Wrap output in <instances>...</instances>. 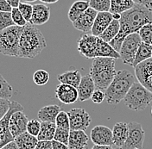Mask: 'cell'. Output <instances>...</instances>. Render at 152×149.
Wrapping results in <instances>:
<instances>
[{
    "mask_svg": "<svg viewBox=\"0 0 152 149\" xmlns=\"http://www.w3.org/2000/svg\"><path fill=\"white\" fill-rule=\"evenodd\" d=\"M12 7L6 0H0V12H10Z\"/></svg>",
    "mask_w": 152,
    "mask_h": 149,
    "instance_id": "45",
    "label": "cell"
},
{
    "mask_svg": "<svg viewBox=\"0 0 152 149\" xmlns=\"http://www.w3.org/2000/svg\"><path fill=\"white\" fill-rule=\"evenodd\" d=\"M52 146H53V149H69L68 145L55 140H52Z\"/></svg>",
    "mask_w": 152,
    "mask_h": 149,
    "instance_id": "46",
    "label": "cell"
},
{
    "mask_svg": "<svg viewBox=\"0 0 152 149\" xmlns=\"http://www.w3.org/2000/svg\"><path fill=\"white\" fill-rule=\"evenodd\" d=\"M151 58H152V45L144 43L142 41L141 45L139 46L138 50L137 52L132 67L135 68L138 64L142 63L146 60H149Z\"/></svg>",
    "mask_w": 152,
    "mask_h": 149,
    "instance_id": "28",
    "label": "cell"
},
{
    "mask_svg": "<svg viewBox=\"0 0 152 149\" xmlns=\"http://www.w3.org/2000/svg\"><path fill=\"white\" fill-rule=\"evenodd\" d=\"M56 98L64 104H72L78 101L79 93L78 89L66 84H60L56 89Z\"/></svg>",
    "mask_w": 152,
    "mask_h": 149,
    "instance_id": "15",
    "label": "cell"
},
{
    "mask_svg": "<svg viewBox=\"0 0 152 149\" xmlns=\"http://www.w3.org/2000/svg\"><path fill=\"white\" fill-rule=\"evenodd\" d=\"M23 27L12 26L0 31V54L18 57L19 41Z\"/></svg>",
    "mask_w": 152,
    "mask_h": 149,
    "instance_id": "6",
    "label": "cell"
},
{
    "mask_svg": "<svg viewBox=\"0 0 152 149\" xmlns=\"http://www.w3.org/2000/svg\"><path fill=\"white\" fill-rule=\"evenodd\" d=\"M56 125L57 128L70 129V121H69V117L66 112L61 111L58 114L56 120Z\"/></svg>",
    "mask_w": 152,
    "mask_h": 149,
    "instance_id": "36",
    "label": "cell"
},
{
    "mask_svg": "<svg viewBox=\"0 0 152 149\" xmlns=\"http://www.w3.org/2000/svg\"><path fill=\"white\" fill-rule=\"evenodd\" d=\"M136 5L134 0H111V9L110 12L112 14L124 12L131 9Z\"/></svg>",
    "mask_w": 152,
    "mask_h": 149,
    "instance_id": "29",
    "label": "cell"
},
{
    "mask_svg": "<svg viewBox=\"0 0 152 149\" xmlns=\"http://www.w3.org/2000/svg\"><path fill=\"white\" fill-rule=\"evenodd\" d=\"M113 17L114 20H120L121 19V14L119 13H115V14H113Z\"/></svg>",
    "mask_w": 152,
    "mask_h": 149,
    "instance_id": "51",
    "label": "cell"
},
{
    "mask_svg": "<svg viewBox=\"0 0 152 149\" xmlns=\"http://www.w3.org/2000/svg\"><path fill=\"white\" fill-rule=\"evenodd\" d=\"M89 7H90L89 1H86V0L75 1L68 10V18L72 23H74Z\"/></svg>",
    "mask_w": 152,
    "mask_h": 149,
    "instance_id": "26",
    "label": "cell"
},
{
    "mask_svg": "<svg viewBox=\"0 0 152 149\" xmlns=\"http://www.w3.org/2000/svg\"><path fill=\"white\" fill-rule=\"evenodd\" d=\"M136 82L135 76L127 70L118 71L113 80L105 90V101L109 104H118L124 99L132 84Z\"/></svg>",
    "mask_w": 152,
    "mask_h": 149,
    "instance_id": "4",
    "label": "cell"
},
{
    "mask_svg": "<svg viewBox=\"0 0 152 149\" xmlns=\"http://www.w3.org/2000/svg\"><path fill=\"white\" fill-rule=\"evenodd\" d=\"M16 111H23V107L19 102L11 101L9 111L2 120H0V149L14 140L9 129V121L10 116Z\"/></svg>",
    "mask_w": 152,
    "mask_h": 149,
    "instance_id": "9",
    "label": "cell"
},
{
    "mask_svg": "<svg viewBox=\"0 0 152 149\" xmlns=\"http://www.w3.org/2000/svg\"><path fill=\"white\" fill-rule=\"evenodd\" d=\"M116 59L99 57L93 60L90 68V76L96 88L105 92L117 73L115 69Z\"/></svg>",
    "mask_w": 152,
    "mask_h": 149,
    "instance_id": "3",
    "label": "cell"
},
{
    "mask_svg": "<svg viewBox=\"0 0 152 149\" xmlns=\"http://www.w3.org/2000/svg\"><path fill=\"white\" fill-rule=\"evenodd\" d=\"M97 14H98V11L89 7L82 15H80V17H78L72 23L76 29L81 32H84L86 34H88V32L92 31Z\"/></svg>",
    "mask_w": 152,
    "mask_h": 149,
    "instance_id": "16",
    "label": "cell"
},
{
    "mask_svg": "<svg viewBox=\"0 0 152 149\" xmlns=\"http://www.w3.org/2000/svg\"><path fill=\"white\" fill-rule=\"evenodd\" d=\"M120 29V23L118 20H113V22L109 24V26L105 28L104 32L99 36L103 41L110 43L114 38L116 37Z\"/></svg>",
    "mask_w": 152,
    "mask_h": 149,
    "instance_id": "30",
    "label": "cell"
},
{
    "mask_svg": "<svg viewBox=\"0 0 152 149\" xmlns=\"http://www.w3.org/2000/svg\"><path fill=\"white\" fill-rule=\"evenodd\" d=\"M95 88L96 86L94 82L90 75H86L82 77L80 85L77 88L79 93V100L80 102H85L90 99L94 92Z\"/></svg>",
    "mask_w": 152,
    "mask_h": 149,
    "instance_id": "19",
    "label": "cell"
},
{
    "mask_svg": "<svg viewBox=\"0 0 152 149\" xmlns=\"http://www.w3.org/2000/svg\"><path fill=\"white\" fill-rule=\"evenodd\" d=\"M81 74L79 70H69L57 76V79L61 84H66L78 88L81 81Z\"/></svg>",
    "mask_w": 152,
    "mask_h": 149,
    "instance_id": "24",
    "label": "cell"
},
{
    "mask_svg": "<svg viewBox=\"0 0 152 149\" xmlns=\"http://www.w3.org/2000/svg\"><path fill=\"white\" fill-rule=\"evenodd\" d=\"M129 133V126L127 122L119 121L113 126V136L114 147L121 148L127 139Z\"/></svg>",
    "mask_w": 152,
    "mask_h": 149,
    "instance_id": "21",
    "label": "cell"
},
{
    "mask_svg": "<svg viewBox=\"0 0 152 149\" xmlns=\"http://www.w3.org/2000/svg\"><path fill=\"white\" fill-rule=\"evenodd\" d=\"M141 43H142V40L139 36L138 33L129 35L124 39L119 51L120 59L122 60L124 64L132 66L137 52Z\"/></svg>",
    "mask_w": 152,
    "mask_h": 149,
    "instance_id": "7",
    "label": "cell"
},
{
    "mask_svg": "<svg viewBox=\"0 0 152 149\" xmlns=\"http://www.w3.org/2000/svg\"><path fill=\"white\" fill-rule=\"evenodd\" d=\"M19 149H35L38 143L37 137L31 135L28 132H24L14 139Z\"/></svg>",
    "mask_w": 152,
    "mask_h": 149,
    "instance_id": "25",
    "label": "cell"
},
{
    "mask_svg": "<svg viewBox=\"0 0 152 149\" xmlns=\"http://www.w3.org/2000/svg\"><path fill=\"white\" fill-rule=\"evenodd\" d=\"M41 2H42L43 4H55L57 3L59 0H40Z\"/></svg>",
    "mask_w": 152,
    "mask_h": 149,
    "instance_id": "50",
    "label": "cell"
},
{
    "mask_svg": "<svg viewBox=\"0 0 152 149\" xmlns=\"http://www.w3.org/2000/svg\"><path fill=\"white\" fill-rule=\"evenodd\" d=\"M12 8H18L19 4H21V0H6Z\"/></svg>",
    "mask_w": 152,
    "mask_h": 149,
    "instance_id": "48",
    "label": "cell"
},
{
    "mask_svg": "<svg viewBox=\"0 0 152 149\" xmlns=\"http://www.w3.org/2000/svg\"><path fill=\"white\" fill-rule=\"evenodd\" d=\"M13 89L7 80L0 74V98L10 99L12 97Z\"/></svg>",
    "mask_w": 152,
    "mask_h": 149,
    "instance_id": "32",
    "label": "cell"
},
{
    "mask_svg": "<svg viewBox=\"0 0 152 149\" xmlns=\"http://www.w3.org/2000/svg\"><path fill=\"white\" fill-rule=\"evenodd\" d=\"M56 125L55 122L42 121L41 129L37 135L38 140H54L55 134L56 131Z\"/></svg>",
    "mask_w": 152,
    "mask_h": 149,
    "instance_id": "27",
    "label": "cell"
},
{
    "mask_svg": "<svg viewBox=\"0 0 152 149\" xmlns=\"http://www.w3.org/2000/svg\"><path fill=\"white\" fill-rule=\"evenodd\" d=\"M18 9L23 18L27 21V23H29L33 14V5L29 4L28 3H21L19 4Z\"/></svg>",
    "mask_w": 152,
    "mask_h": 149,
    "instance_id": "37",
    "label": "cell"
},
{
    "mask_svg": "<svg viewBox=\"0 0 152 149\" xmlns=\"http://www.w3.org/2000/svg\"><path fill=\"white\" fill-rule=\"evenodd\" d=\"M61 110V107L56 104L46 105L38 111V119L41 121H48V122H55L56 120L57 116Z\"/></svg>",
    "mask_w": 152,
    "mask_h": 149,
    "instance_id": "23",
    "label": "cell"
},
{
    "mask_svg": "<svg viewBox=\"0 0 152 149\" xmlns=\"http://www.w3.org/2000/svg\"><path fill=\"white\" fill-rule=\"evenodd\" d=\"M23 1L24 3H28V4H29V3H33V2H36L37 0H23Z\"/></svg>",
    "mask_w": 152,
    "mask_h": 149,
    "instance_id": "52",
    "label": "cell"
},
{
    "mask_svg": "<svg viewBox=\"0 0 152 149\" xmlns=\"http://www.w3.org/2000/svg\"><path fill=\"white\" fill-rule=\"evenodd\" d=\"M89 5L98 12L110 11L111 0H89Z\"/></svg>",
    "mask_w": 152,
    "mask_h": 149,
    "instance_id": "31",
    "label": "cell"
},
{
    "mask_svg": "<svg viewBox=\"0 0 152 149\" xmlns=\"http://www.w3.org/2000/svg\"><path fill=\"white\" fill-rule=\"evenodd\" d=\"M49 80V73L47 71L40 69L35 72V73L33 75V81L34 83L39 85V86H42L45 85Z\"/></svg>",
    "mask_w": 152,
    "mask_h": 149,
    "instance_id": "34",
    "label": "cell"
},
{
    "mask_svg": "<svg viewBox=\"0 0 152 149\" xmlns=\"http://www.w3.org/2000/svg\"><path fill=\"white\" fill-rule=\"evenodd\" d=\"M129 133L124 146L120 149H142L145 132L142 125L136 121L128 123Z\"/></svg>",
    "mask_w": 152,
    "mask_h": 149,
    "instance_id": "8",
    "label": "cell"
},
{
    "mask_svg": "<svg viewBox=\"0 0 152 149\" xmlns=\"http://www.w3.org/2000/svg\"><path fill=\"white\" fill-rule=\"evenodd\" d=\"M151 114H152V109H151Z\"/></svg>",
    "mask_w": 152,
    "mask_h": 149,
    "instance_id": "54",
    "label": "cell"
},
{
    "mask_svg": "<svg viewBox=\"0 0 152 149\" xmlns=\"http://www.w3.org/2000/svg\"><path fill=\"white\" fill-rule=\"evenodd\" d=\"M113 149H120L119 148H117V147H114L113 146Z\"/></svg>",
    "mask_w": 152,
    "mask_h": 149,
    "instance_id": "53",
    "label": "cell"
},
{
    "mask_svg": "<svg viewBox=\"0 0 152 149\" xmlns=\"http://www.w3.org/2000/svg\"><path fill=\"white\" fill-rule=\"evenodd\" d=\"M10 13H11V17H12L15 25L20 26V27H23L28 23L27 21L23 18V17L22 13L20 12L18 8H12Z\"/></svg>",
    "mask_w": 152,
    "mask_h": 149,
    "instance_id": "39",
    "label": "cell"
},
{
    "mask_svg": "<svg viewBox=\"0 0 152 149\" xmlns=\"http://www.w3.org/2000/svg\"><path fill=\"white\" fill-rule=\"evenodd\" d=\"M120 29L118 36L110 42V45L119 53L122 43L129 35L138 33L143 25L152 23V11L136 4L133 8L121 14Z\"/></svg>",
    "mask_w": 152,
    "mask_h": 149,
    "instance_id": "1",
    "label": "cell"
},
{
    "mask_svg": "<svg viewBox=\"0 0 152 149\" xmlns=\"http://www.w3.org/2000/svg\"><path fill=\"white\" fill-rule=\"evenodd\" d=\"M46 47L45 38L37 26L28 23L23 26L19 41L18 58L33 59L39 55Z\"/></svg>",
    "mask_w": 152,
    "mask_h": 149,
    "instance_id": "2",
    "label": "cell"
},
{
    "mask_svg": "<svg viewBox=\"0 0 152 149\" xmlns=\"http://www.w3.org/2000/svg\"><path fill=\"white\" fill-rule=\"evenodd\" d=\"M91 99L94 103H102L104 100H105V92L102 90H95L94 94L92 95Z\"/></svg>",
    "mask_w": 152,
    "mask_h": 149,
    "instance_id": "42",
    "label": "cell"
},
{
    "mask_svg": "<svg viewBox=\"0 0 152 149\" xmlns=\"http://www.w3.org/2000/svg\"><path fill=\"white\" fill-rule=\"evenodd\" d=\"M15 26L10 12H0V31Z\"/></svg>",
    "mask_w": 152,
    "mask_h": 149,
    "instance_id": "35",
    "label": "cell"
},
{
    "mask_svg": "<svg viewBox=\"0 0 152 149\" xmlns=\"http://www.w3.org/2000/svg\"><path fill=\"white\" fill-rule=\"evenodd\" d=\"M28 121L29 120L23 111H16L10 116L9 121V129L14 139L27 131Z\"/></svg>",
    "mask_w": 152,
    "mask_h": 149,
    "instance_id": "14",
    "label": "cell"
},
{
    "mask_svg": "<svg viewBox=\"0 0 152 149\" xmlns=\"http://www.w3.org/2000/svg\"><path fill=\"white\" fill-rule=\"evenodd\" d=\"M41 125H42V121L37 119H32L30 121H28V125H27V132L28 134H30L33 136L37 137L39 134V132L41 129Z\"/></svg>",
    "mask_w": 152,
    "mask_h": 149,
    "instance_id": "40",
    "label": "cell"
},
{
    "mask_svg": "<svg viewBox=\"0 0 152 149\" xmlns=\"http://www.w3.org/2000/svg\"><path fill=\"white\" fill-rule=\"evenodd\" d=\"M113 14L110 11L98 12L91 31L92 35L95 36H99L105 30V28L109 26V24L113 22Z\"/></svg>",
    "mask_w": 152,
    "mask_h": 149,
    "instance_id": "18",
    "label": "cell"
},
{
    "mask_svg": "<svg viewBox=\"0 0 152 149\" xmlns=\"http://www.w3.org/2000/svg\"><path fill=\"white\" fill-rule=\"evenodd\" d=\"M124 101L132 110H143L152 102V92L139 82H135L126 94Z\"/></svg>",
    "mask_w": 152,
    "mask_h": 149,
    "instance_id": "5",
    "label": "cell"
},
{
    "mask_svg": "<svg viewBox=\"0 0 152 149\" xmlns=\"http://www.w3.org/2000/svg\"><path fill=\"white\" fill-rule=\"evenodd\" d=\"M138 35L142 42L152 45V23L143 25L138 31Z\"/></svg>",
    "mask_w": 152,
    "mask_h": 149,
    "instance_id": "33",
    "label": "cell"
},
{
    "mask_svg": "<svg viewBox=\"0 0 152 149\" xmlns=\"http://www.w3.org/2000/svg\"><path fill=\"white\" fill-rule=\"evenodd\" d=\"M99 36L92 34H85L78 40L79 53L87 59H94Z\"/></svg>",
    "mask_w": 152,
    "mask_h": 149,
    "instance_id": "13",
    "label": "cell"
},
{
    "mask_svg": "<svg viewBox=\"0 0 152 149\" xmlns=\"http://www.w3.org/2000/svg\"><path fill=\"white\" fill-rule=\"evenodd\" d=\"M91 140L94 145L111 146L113 147V130L104 125H98L91 130Z\"/></svg>",
    "mask_w": 152,
    "mask_h": 149,
    "instance_id": "12",
    "label": "cell"
},
{
    "mask_svg": "<svg viewBox=\"0 0 152 149\" xmlns=\"http://www.w3.org/2000/svg\"><path fill=\"white\" fill-rule=\"evenodd\" d=\"M50 18V8L43 4L33 5V14L28 23L32 25H43Z\"/></svg>",
    "mask_w": 152,
    "mask_h": 149,
    "instance_id": "17",
    "label": "cell"
},
{
    "mask_svg": "<svg viewBox=\"0 0 152 149\" xmlns=\"http://www.w3.org/2000/svg\"><path fill=\"white\" fill-rule=\"evenodd\" d=\"M10 102L11 101H10L9 99L0 98V120H2L9 111Z\"/></svg>",
    "mask_w": 152,
    "mask_h": 149,
    "instance_id": "41",
    "label": "cell"
},
{
    "mask_svg": "<svg viewBox=\"0 0 152 149\" xmlns=\"http://www.w3.org/2000/svg\"><path fill=\"white\" fill-rule=\"evenodd\" d=\"M89 137L82 130H70L68 139L69 149H86Z\"/></svg>",
    "mask_w": 152,
    "mask_h": 149,
    "instance_id": "20",
    "label": "cell"
},
{
    "mask_svg": "<svg viewBox=\"0 0 152 149\" xmlns=\"http://www.w3.org/2000/svg\"><path fill=\"white\" fill-rule=\"evenodd\" d=\"M135 4L152 11V0H134Z\"/></svg>",
    "mask_w": 152,
    "mask_h": 149,
    "instance_id": "44",
    "label": "cell"
},
{
    "mask_svg": "<svg viewBox=\"0 0 152 149\" xmlns=\"http://www.w3.org/2000/svg\"><path fill=\"white\" fill-rule=\"evenodd\" d=\"M92 149H113V147L111 146H102V145H94Z\"/></svg>",
    "mask_w": 152,
    "mask_h": 149,
    "instance_id": "49",
    "label": "cell"
},
{
    "mask_svg": "<svg viewBox=\"0 0 152 149\" xmlns=\"http://www.w3.org/2000/svg\"><path fill=\"white\" fill-rule=\"evenodd\" d=\"M35 149H53L52 141H49V140H39Z\"/></svg>",
    "mask_w": 152,
    "mask_h": 149,
    "instance_id": "43",
    "label": "cell"
},
{
    "mask_svg": "<svg viewBox=\"0 0 152 149\" xmlns=\"http://www.w3.org/2000/svg\"><path fill=\"white\" fill-rule=\"evenodd\" d=\"M70 130L85 131L91 124V116L89 113L83 108H75L67 112Z\"/></svg>",
    "mask_w": 152,
    "mask_h": 149,
    "instance_id": "10",
    "label": "cell"
},
{
    "mask_svg": "<svg viewBox=\"0 0 152 149\" xmlns=\"http://www.w3.org/2000/svg\"><path fill=\"white\" fill-rule=\"evenodd\" d=\"M134 69L138 82L152 92V58L138 64Z\"/></svg>",
    "mask_w": 152,
    "mask_h": 149,
    "instance_id": "11",
    "label": "cell"
},
{
    "mask_svg": "<svg viewBox=\"0 0 152 149\" xmlns=\"http://www.w3.org/2000/svg\"><path fill=\"white\" fill-rule=\"evenodd\" d=\"M2 149H19V148L18 147V145L16 144V142L13 140V141L8 143L7 145H5Z\"/></svg>",
    "mask_w": 152,
    "mask_h": 149,
    "instance_id": "47",
    "label": "cell"
},
{
    "mask_svg": "<svg viewBox=\"0 0 152 149\" xmlns=\"http://www.w3.org/2000/svg\"><path fill=\"white\" fill-rule=\"evenodd\" d=\"M99 57L113 58V59L118 60V59H120V55L118 51H116L113 47L110 45V43L104 41L101 38L99 37L96 51H95V58H99Z\"/></svg>",
    "mask_w": 152,
    "mask_h": 149,
    "instance_id": "22",
    "label": "cell"
},
{
    "mask_svg": "<svg viewBox=\"0 0 152 149\" xmlns=\"http://www.w3.org/2000/svg\"><path fill=\"white\" fill-rule=\"evenodd\" d=\"M69 133H70V129H65L56 128V134H55L54 140L68 145Z\"/></svg>",
    "mask_w": 152,
    "mask_h": 149,
    "instance_id": "38",
    "label": "cell"
}]
</instances>
